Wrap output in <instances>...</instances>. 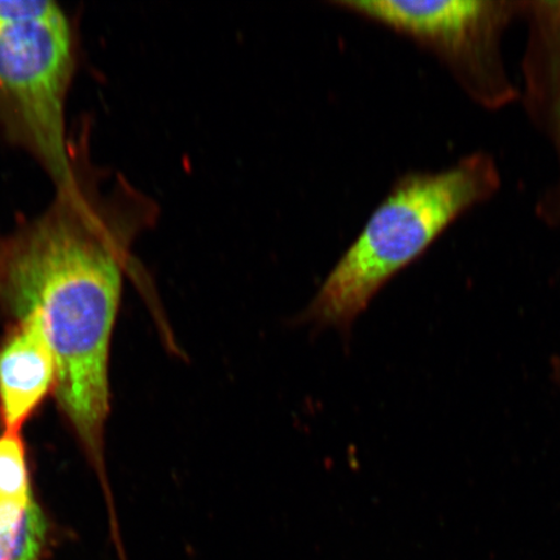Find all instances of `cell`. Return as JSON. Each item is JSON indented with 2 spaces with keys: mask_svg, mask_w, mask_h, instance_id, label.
Instances as JSON below:
<instances>
[{
  "mask_svg": "<svg viewBox=\"0 0 560 560\" xmlns=\"http://www.w3.org/2000/svg\"><path fill=\"white\" fill-rule=\"evenodd\" d=\"M132 229L115 199L80 184L0 241V301L44 327L56 397L101 476L110 338Z\"/></svg>",
  "mask_w": 560,
  "mask_h": 560,
  "instance_id": "cell-1",
  "label": "cell"
},
{
  "mask_svg": "<svg viewBox=\"0 0 560 560\" xmlns=\"http://www.w3.org/2000/svg\"><path fill=\"white\" fill-rule=\"evenodd\" d=\"M501 188L499 163L487 151L468 153L443 170L402 175L335 265L301 322L349 330L392 278Z\"/></svg>",
  "mask_w": 560,
  "mask_h": 560,
  "instance_id": "cell-2",
  "label": "cell"
},
{
  "mask_svg": "<svg viewBox=\"0 0 560 560\" xmlns=\"http://www.w3.org/2000/svg\"><path fill=\"white\" fill-rule=\"evenodd\" d=\"M74 68L72 23L58 3L0 0V131L38 161L56 192L80 184L66 122Z\"/></svg>",
  "mask_w": 560,
  "mask_h": 560,
  "instance_id": "cell-3",
  "label": "cell"
},
{
  "mask_svg": "<svg viewBox=\"0 0 560 560\" xmlns=\"http://www.w3.org/2000/svg\"><path fill=\"white\" fill-rule=\"evenodd\" d=\"M336 5L415 42L479 108L497 112L520 102L503 40L522 19V0H369Z\"/></svg>",
  "mask_w": 560,
  "mask_h": 560,
  "instance_id": "cell-4",
  "label": "cell"
},
{
  "mask_svg": "<svg viewBox=\"0 0 560 560\" xmlns=\"http://www.w3.org/2000/svg\"><path fill=\"white\" fill-rule=\"evenodd\" d=\"M525 45L520 102L525 116L550 145L555 179L538 196L535 213L560 231V0H522Z\"/></svg>",
  "mask_w": 560,
  "mask_h": 560,
  "instance_id": "cell-5",
  "label": "cell"
},
{
  "mask_svg": "<svg viewBox=\"0 0 560 560\" xmlns=\"http://www.w3.org/2000/svg\"><path fill=\"white\" fill-rule=\"evenodd\" d=\"M56 387V361L44 327L34 317L18 319L0 348V418L7 433L26 420Z\"/></svg>",
  "mask_w": 560,
  "mask_h": 560,
  "instance_id": "cell-6",
  "label": "cell"
},
{
  "mask_svg": "<svg viewBox=\"0 0 560 560\" xmlns=\"http://www.w3.org/2000/svg\"><path fill=\"white\" fill-rule=\"evenodd\" d=\"M48 522L35 500L20 433L0 436V560H42Z\"/></svg>",
  "mask_w": 560,
  "mask_h": 560,
  "instance_id": "cell-7",
  "label": "cell"
},
{
  "mask_svg": "<svg viewBox=\"0 0 560 560\" xmlns=\"http://www.w3.org/2000/svg\"><path fill=\"white\" fill-rule=\"evenodd\" d=\"M557 374H558V376L560 377V368H559V366H558Z\"/></svg>",
  "mask_w": 560,
  "mask_h": 560,
  "instance_id": "cell-8",
  "label": "cell"
}]
</instances>
